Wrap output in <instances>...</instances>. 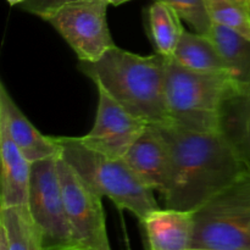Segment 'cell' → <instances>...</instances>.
Instances as JSON below:
<instances>
[{
  "mask_svg": "<svg viewBox=\"0 0 250 250\" xmlns=\"http://www.w3.org/2000/svg\"><path fill=\"white\" fill-rule=\"evenodd\" d=\"M161 128L171 153L170 176L161 194L165 208L195 211L250 167L224 131H190L173 124Z\"/></svg>",
  "mask_w": 250,
  "mask_h": 250,
  "instance_id": "obj_1",
  "label": "cell"
},
{
  "mask_svg": "<svg viewBox=\"0 0 250 250\" xmlns=\"http://www.w3.org/2000/svg\"><path fill=\"white\" fill-rule=\"evenodd\" d=\"M78 67L114 100L149 125L171 122L166 100V58L139 55L114 46L98 61Z\"/></svg>",
  "mask_w": 250,
  "mask_h": 250,
  "instance_id": "obj_2",
  "label": "cell"
},
{
  "mask_svg": "<svg viewBox=\"0 0 250 250\" xmlns=\"http://www.w3.org/2000/svg\"><path fill=\"white\" fill-rule=\"evenodd\" d=\"M60 156L102 198L139 222L159 209L154 190L146 187L122 158H112L88 148L78 137H54Z\"/></svg>",
  "mask_w": 250,
  "mask_h": 250,
  "instance_id": "obj_3",
  "label": "cell"
},
{
  "mask_svg": "<svg viewBox=\"0 0 250 250\" xmlns=\"http://www.w3.org/2000/svg\"><path fill=\"white\" fill-rule=\"evenodd\" d=\"M238 93L229 76L195 72L172 58H166V100L170 124L190 131H224L225 106Z\"/></svg>",
  "mask_w": 250,
  "mask_h": 250,
  "instance_id": "obj_4",
  "label": "cell"
},
{
  "mask_svg": "<svg viewBox=\"0 0 250 250\" xmlns=\"http://www.w3.org/2000/svg\"><path fill=\"white\" fill-rule=\"evenodd\" d=\"M192 249L250 250V167L194 211Z\"/></svg>",
  "mask_w": 250,
  "mask_h": 250,
  "instance_id": "obj_5",
  "label": "cell"
},
{
  "mask_svg": "<svg viewBox=\"0 0 250 250\" xmlns=\"http://www.w3.org/2000/svg\"><path fill=\"white\" fill-rule=\"evenodd\" d=\"M59 154L32 164L28 211L45 250H77L63 203Z\"/></svg>",
  "mask_w": 250,
  "mask_h": 250,
  "instance_id": "obj_6",
  "label": "cell"
},
{
  "mask_svg": "<svg viewBox=\"0 0 250 250\" xmlns=\"http://www.w3.org/2000/svg\"><path fill=\"white\" fill-rule=\"evenodd\" d=\"M107 0L68 4L49 15L50 23L71 46L80 61H98L115 45L107 24Z\"/></svg>",
  "mask_w": 250,
  "mask_h": 250,
  "instance_id": "obj_7",
  "label": "cell"
},
{
  "mask_svg": "<svg viewBox=\"0 0 250 250\" xmlns=\"http://www.w3.org/2000/svg\"><path fill=\"white\" fill-rule=\"evenodd\" d=\"M58 171L77 250H112L107 236L103 198L61 158L60 153Z\"/></svg>",
  "mask_w": 250,
  "mask_h": 250,
  "instance_id": "obj_8",
  "label": "cell"
},
{
  "mask_svg": "<svg viewBox=\"0 0 250 250\" xmlns=\"http://www.w3.org/2000/svg\"><path fill=\"white\" fill-rule=\"evenodd\" d=\"M97 89L99 99L94 124L87 134L78 138L93 150L124 158L149 124L127 111L105 90Z\"/></svg>",
  "mask_w": 250,
  "mask_h": 250,
  "instance_id": "obj_9",
  "label": "cell"
},
{
  "mask_svg": "<svg viewBox=\"0 0 250 250\" xmlns=\"http://www.w3.org/2000/svg\"><path fill=\"white\" fill-rule=\"evenodd\" d=\"M122 159L146 187L163 194L170 176L171 153L161 126L148 125Z\"/></svg>",
  "mask_w": 250,
  "mask_h": 250,
  "instance_id": "obj_10",
  "label": "cell"
},
{
  "mask_svg": "<svg viewBox=\"0 0 250 250\" xmlns=\"http://www.w3.org/2000/svg\"><path fill=\"white\" fill-rule=\"evenodd\" d=\"M0 129L6 132L32 164L59 154L54 137L45 136L34 127L17 106L4 83L0 84Z\"/></svg>",
  "mask_w": 250,
  "mask_h": 250,
  "instance_id": "obj_11",
  "label": "cell"
},
{
  "mask_svg": "<svg viewBox=\"0 0 250 250\" xmlns=\"http://www.w3.org/2000/svg\"><path fill=\"white\" fill-rule=\"evenodd\" d=\"M149 250H190L194 241V211L156 209L141 222Z\"/></svg>",
  "mask_w": 250,
  "mask_h": 250,
  "instance_id": "obj_12",
  "label": "cell"
},
{
  "mask_svg": "<svg viewBox=\"0 0 250 250\" xmlns=\"http://www.w3.org/2000/svg\"><path fill=\"white\" fill-rule=\"evenodd\" d=\"M0 160H1L0 208L27 207L29 185H31L32 163L2 129H0Z\"/></svg>",
  "mask_w": 250,
  "mask_h": 250,
  "instance_id": "obj_13",
  "label": "cell"
},
{
  "mask_svg": "<svg viewBox=\"0 0 250 250\" xmlns=\"http://www.w3.org/2000/svg\"><path fill=\"white\" fill-rule=\"evenodd\" d=\"M209 37L216 45L229 77L239 93L250 89V39L242 34L212 23Z\"/></svg>",
  "mask_w": 250,
  "mask_h": 250,
  "instance_id": "obj_14",
  "label": "cell"
},
{
  "mask_svg": "<svg viewBox=\"0 0 250 250\" xmlns=\"http://www.w3.org/2000/svg\"><path fill=\"white\" fill-rule=\"evenodd\" d=\"M172 59L183 67L195 72L229 76L212 39L197 32L185 29Z\"/></svg>",
  "mask_w": 250,
  "mask_h": 250,
  "instance_id": "obj_15",
  "label": "cell"
},
{
  "mask_svg": "<svg viewBox=\"0 0 250 250\" xmlns=\"http://www.w3.org/2000/svg\"><path fill=\"white\" fill-rule=\"evenodd\" d=\"M0 250H45L27 207L0 208Z\"/></svg>",
  "mask_w": 250,
  "mask_h": 250,
  "instance_id": "obj_16",
  "label": "cell"
},
{
  "mask_svg": "<svg viewBox=\"0 0 250 250\" xmlns=\"http://www.w3.org/2000/svg\"><path fill=\"white\" fill-rule=\"evenodd\" d=\"M181 17L161 1H154L148 11L149 34L156 54L173 58L185 28Z\"/></svg>",
  "mask_w": 250,
  "mask_h": 250,
  "instance_id": "obj_17",
  "label": "cell"
},
{
  "mask_svg": "<svg viewBox=\"0 0 250 250\" xmlns=\"http://www.w3.org/2000/svg\"><path fill=\"white\" fill-rule=\"evenodd\" d=\"M222 129L250 164V89L238 93L227 102Z\"/></svg>",
  "mask_w": 250,
  "mask_h": 250,
  "instance_id": "obj_18",
  "label": "cell"
},
{
  "mask_svg": "<svg viewBox=\"0 0 250 250\" xmlns=\"http://www.w3.org/2000/svg\"><path fill=\"white\" fill-rule=\"evenodd\" d=\"M212 23L221 24L250 39L248 0H207Z\"/></svg>",
  "mask_w": 250,
  "mask_h": 250,
  "instance_id": "obj_19",
  "label": "cell"
},
{
  "mask_svg": "<svg viewBox=\"0 0 250 250\" xmlns=\"http://www.w3.org/2000/svg\"><path fill=\"white\" fill-rule=\"evenodd\" d=\"M170 6L181 20L187 22L193 31L209 36L212 27L207 0H154Z\"/></svg>",
  "mask_w": 250,
  "mask_h": 250,
  "instance_id": "obj_20",
  "label": "cell"
},
{
  "mask_svg": "<svg viewBox=\"0 0 250 250\" xmlns=\"http://www.w3.org/2000/svg\"><path fill=\"white\" fill-rule=\"evenodd\" d=\"M85 1V0H26L21 6L22 10L29 12L32 15L41 17L42 20L46 19L49 15L55 12L56 10L66 6L73 2Z\"/></svg>",
  "mask_w": 250,
  "mask_h": 250,
  "instance_id": "obj_21",
  "label": "cell"
},
{
  "mask_svg": "<svg viewBox=\"0 0 250 250\" xmlns=\"http://www.w3.org/2000/svg\"><path fill=\"white\" fill-rule=\"evenodd\" d=\"M110 5H114V6H119V5L125 4V2H128L131 0H107Z\"/></svg>",
  "mask_w": 250,
  "mask_h": 250,
  "instance_id": "obj_22",
  "label": "cell"
},
{
  "mask_svg": "<svg viewBox=\"0 0 250 250\" xmlns=\"http://www.w3.org/2000/svg\"><path fill=\"white\" fill-rule=\"evenodd\" d=\"M11 6H15V5H22L26 0H6Z\"/></svg>",
  "mask_w": 250,
  "mask_h": 250,
  "instance_id": "obj_23",
  "label": "cell"
},
{
  "mask_svg": "<svg viewBox=\"0 0 250 250\" xmlns=\"http://www.w3.org/2000/svg\"><path fill=\"white\" fill-rule=\"evenodd\" d=\"M190 250H221V249H190Z\"/></svg>",
  "mask_w": 250,
  "mask_h": 250,
  "instance_id": "obj_24",
  "label": "cell"
},
{
  "mask_svg": "<svg viewBox=\"0 0 250 250\" xmlns=\"http://www.w3.org/2000/svg\"><path fill=\"white\" fill-rule=\"evenodd\" d=\"M248 1H249V2H250V0H248Z\"/></svg>",
  "mask_w": 250,
  "mask_h": 250,
  "instance_id": "obj_25",
  "label": "cell"
}]
</instances>
